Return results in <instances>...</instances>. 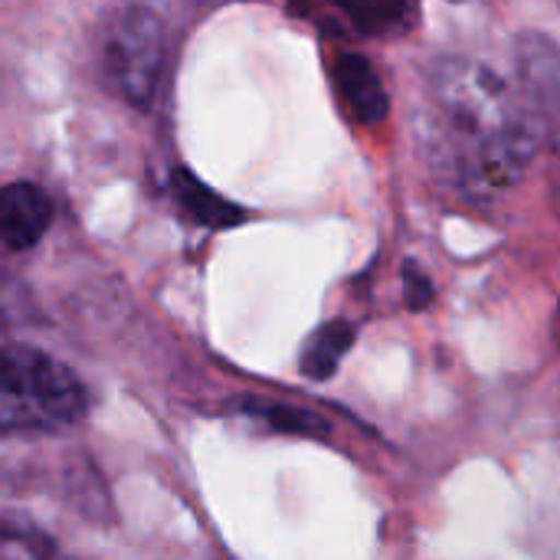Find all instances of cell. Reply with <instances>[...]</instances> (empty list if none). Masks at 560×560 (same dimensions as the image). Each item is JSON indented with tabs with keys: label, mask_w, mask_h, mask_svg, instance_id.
Wrapping results in <instances>:
<instances>
[{
	"label": "cell",
	"mask_w": 560,
	"mask_h": 560,
	"mask_svg": "<svg viewBox=\"0 0 560 560\" xmlns=\"http://www.w3.org/2000/svg\"><path fill=\"white\" fill-rule=\"evenodd\" d=\"M433 95L453 135V161L466 187H512L538 151V121L522 95L486 62L446 56L433 66Z\"/></svg>",
	"instance_id": "1"
},
{
	"label": "cell",
	"mask_w": 560,
	"mask_h": 560,
	"mask_svg": "<svg viewBox=\"0 0 560 560\" xmlns=\"http://www.w3.org/2000/svg\"><path fill=\"white\" fill-rule=\"evenodd\" d=\"M246 413L253 420H259L266 430L276 433H289V436H328V427L318 413L299 410V407H285V404H249Z\"/></svg>",
	"instance_id": "10"
},
{
	"label": "cell",
	"mask_w": 560,
	"mask_h": 560,
	"mask_svg": "<svg viewBox=\"0 0 560 560\" xmlns=\"http://www.w3.org/2000/svg\"><path fill=\"white\" fill-rule=\"evenodd\" d=\"M52 223V200L30 180H13L0 190V243L10 249L36 246Z\"/></svg>",
	"instance_id": "5"
},
{
	"label": "cell",
	"mask_w": 560,
	"mask_h": 560,
	"mask_svg": "<svg viewBox=\"0 0 560 560\" xmlns=\"http://www.w3.org/2000/svg\"><path fill=\"white\" fill-rule=\"evenodd\" d=\"M407 305L410 308H427L430 305V299H433V285H430V279L417 269V266H407Z\"/></svg>",
	"instance_id": "11"
},
{
	"label": "cell",
	"mask_w": 560,
	"mask_h": 560,
	"mask_svg": "<svg viewBox=\"0 0 560 560\" xmlns=\"http://www.w3.org/2000/svg\"><path fill=\"white\" fill-rule=\"evenodd\" d=\"M335 75V92L358 125H377L387 118L390 98L387 89L377 75V69L361 56V52H341L331 66Z\"/></svg>",
	"instance_id": "6"
},
{
	"label": "cell",
	"mask_w": 560,
	"mask_h": 560,
	"mask_svg": "<svg viewBox=\"0 0 560 560\" xmlns=\"http://www.w3.org/2000/svg\"><path fill=\"white\" fill-rule=\"evenodd\" d=\"M0 560H59L56 541L20 515H0Z\"/></svg>",
	"instance_id": "9"
},
{
	"label": "cell",
	"mask_w": 560,
	"mask_h": 560,
	"mask_svg": "<svg viewBox=\"0 0 560 560\" xmlns=\"http://www.w3.org/2000/svg\"><path fill=\"white\" fill-rule=\"evenodd\" d=\"M171 194L174 200L180 203V210L197 220L200 226H210V230H226V226H236L243 223V210L236 203H230L226 197H220L217 190H210L203 180H197L190 171L177 167L171 174Z\"/></svg>",
	"instance_id": "7"
},
{
	"label": "cell",
	"mask_w": 560,
	"mask_h": 560,
	"mask_svg": "<svg viewBox=\"0 0 560 560\" xmlns=\"http://www.w3.org/2000/svg\"><path fill=\"white\" fill-rule=\"evenodd\" d=\"M518 79L522 98L535 121L545 128L560 125V49L541 33H525L518 39Z\"/></svg>",
	"instance_id": "4"
},
{
	"label": "cell",
	"mask_w": 560,
	"mask_h": 560,
	"mask_svg": "<svg viewBox=\"0 0 560 560\" xmlns=\"http://www.w3.org/2000/svg\"><path fill=\"white\" fill-rule=\"evenodd\" d=\"M85 407V387L62 361L26 345H0V433H62Z\"/></svg>",
	"instance_id": "2"
},
{
	"label": "cell",
	"mask_w": 560,
	"mask_h": 560,
	"mask_svg": "<svg viewBox=\"0 0 560 560\" xmlns=\"http://www.w3.org/2000/svg\"><path fill=\"white\" fill-rule=\"evenodd\" d=\"M558 335H560V308H558Z\"/></svg>",
	"instance_id": "13"
},
{
	"label": "cell",
	"mask_w": 560,
	"mask_h": 560,
	"mask_svg": "<svg viewBox=\"0 0 560 560\" xmlns=\"http://www.w3.org/2000/svg\"><path fill=\"white\" fill-rule=\"evenodd\" d=\"M59 560H66V558H59Z\"/></svg>",
	"instance_id": "14"
},
{
	"label": "cell",
	"mask_w": 560,
	"mask_h": 560,
	"mask_svg": "<svg viewBox=\"0 0 560 560\" xmlns=\"http://www.w3.org/2000/svg\"><path fill=\"white\" fill-rule=\"evenodd\" d=\"M167 62V26L141 3L118 7L102 30V72L118 98L148 108Z\"/></svg>",
	"instance_id": "3"
},
{
	"label": "cell",
	"mask_w": 560,
	"mask_h": 560,
	"mask_svg": "<svg viewBox=\"0 0 560 560\" xmlns=\"http://www.w3.org/2000/svg\"><path fill=\"white\" fill-rule=\"evenodd\" d=\"M551 135V194H555V207L560 213V125L548 131Z\"/></svg>",
	"instance_id": "12"
},
{
	"label": "cell",
	"mask_w": 560,
	"mask_h": 560,
	"mask_svg": "<svg viewBox=\"0 0 560 560\" xmlns=\"http://www.w3.org/2000/svg\"><path fill=\"white\" fill-rule=\"evenodd\" d=\"M354 348V328L348 322H328L322 325L302 351V374L308 381H328L341 368L345 354Z\"/></svg>",
	"instance_id": "8"
}]
</instances>
